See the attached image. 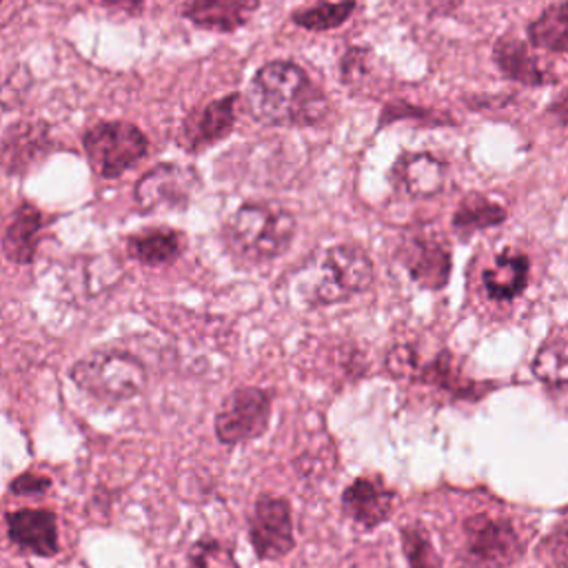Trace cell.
<instances>
[{
  "label": "cell",
  "instance_id": "6da1fadb",
  "mask_svg": "<svg viewBox=\"0 0 568 568\" xmlns=\"http://www.w3.org/2000/svg\"><path fill=\"white\" fill-rule=\"evenodd\" d=\"M244 104L266 126H313L328 113L326 93L288 60L262 64L248 82Z\"/></svg>",
  "mask_w": 568,
  "mask_h": 568
},
{
  "label": "cell",
  "instance_id": "7a4b0ae2",
  "mask_svg": "<svg viewBox=\"0 0 568 568\" xmlns=\"http://www.w3.org/2000/svg\"><path fill=\"white\" fill-rule=\"evenodd\" d=\"M295 215L277 202H244L222 224L226 251L248 264L280 257L295 237Z\"/></svg>",
  "mask_w": 568,
  "mask_h": 568
},
{
  "label": "cell",
  "instance_id": "3957f363",
  "mask_svg": "<svg viewBox=\"0 0 568 568\" xmlns=\"http://www.w3.org/2000/svg\"><path fill=\"white\" fill-rule=\"evenodd\" d=\"M71 382L100 402H126L146 388L144 364L115 348H95L71 364Z\"/></svg>",
  "mask_w": 568,
  "mask_h": 568
},
{
  "label": "cell",
  "instance_id": "277c9868",
  "mask_svg": "<svg viewBox=\"0 0 568 568\" xmlns=\"http://www.w3.org/2000/svg\"><path fill=\"white\" fill-rule=\"evenodd\" d=\"M375 280V266L368 253L353 244L331 246L317 268V277L304 288L311 306H328L366 291Z\"/></svg>",
  "mask_w": 568,
  "mask_h": 568
},
{
  "label": "cell",
  "instance_id": "5b68a950",
  "mask_svg": "<svg viewBox=\"0 0 568 568\" xmlns=\"http://www.w3.org/2000/svg\"><path fill=\"white\" fill-rule=\"evenodd\" d=\"M82 149L95 175L115 180L149 153V138L126 120H102L82 133Z\"/></svg>",
  "mask_w": 568,
  "mask_h": 568
},
{
  "label": "cell",
  "instance_id": "8992f818",
  "mask_svg": "<svg viewBox=\"0 0 568 568\" xmlns=\"http://www.w3.org/2000/svg\"><path fill=\"white\" fill-rule=\"evenodd\" d=\"M521 555V541L510 521L486 513L464 521V561L470 568H508Z\"/></svg>",
  "mask_w": 568,
  "mask_h": 568
},
{
  "label": "cell",
  "instance_id": "52a82bcc",
  "mask_svg": "<svg viewBox=\"0 0 568 568\" xmlns=\"http://www.w3.org/2000/svg\"><path fill=\"white\" fill-rule=\"evenodd\" d=\"M268 419L271 393L260 386H240L220 404L215 435L226 446L251 442L268 428Z\"/></svg>",
  "mask_w": 568,
  "mask_h": 568
},
{
  "label": "cell",
  "instance_id": "ba28073f",
  "mask_svg": "<svg viewBox=\"0 0 568 568\" xmlns=\"http://www.w3.org/2000/svg\"><path fill=\"white\" fill-rule=\"evenodd\" d=\"M197 173L191 166H182L175 162H162L149 169L133 186V200L140 211L158 213V211H175L186 209L195 189Z\"/></svg>",
  "mask_w": 568,
  "mask_h": 568
},
{
  "label": "cell",
  "instance_id": "9c48e42d",
  "mask_svg": "<svg viewBox=\"0 0 568 568\" xmlns=\"http://www.w3.org/2000/svg\"><path fill=\"white\" fill-rule=\"evenodd\" d=\"M393 253L417 286L426 291H442L448 284L453 260L444 240L430 233L408 231L397 240Z\"/></svg>",
  "mask_w": 568,
  "mask_h": 568
},
{
  "label": "cell",
  "instance_id": "30bf717a",
  "mask_svg": "<svg viewBox=\"0 0 568 568\" xmlns=\"http://www.w3.org/2000/svg\"><path fill=\"white\" fill-rule=\"evenodd\" d=\"M248 539L260 559H280L295 546L291 504L277 495H260L248 517Z\"/></svg>",
  "mask_w": 568,
  "mask_h": 568
},
{
  "label": "cell",
  "instance_id": "8fae6325",
  "mask_svg": "<svg viewBox=\"0 0 568 568\" xmlns=\"http://www.w3.org/2000/svg\"><path fill=\"white\" fill-rule=\"evenodd\" d=\"M237 104L240 93H229L189 111L178 129L175 142L186 153H202L209 146L222 142L229 138L237 122Z\"/></svg>",
  "mask_w": 568,
  "mask_h": 568
},
{
  "label": "cell",
  "instance_id": "7c38bea8",
  "mask_svg": "<svg viewBox=\"0 0 568 568\" xmlns=\"http://www.w3.org/2000/svg\"><path fill=\"white\" fill-rule=\"evenodd\" d=\"M7 537L24 552L51 557L60 550L58 517L47 508H18L4 515Z\"/></svg>",
  "mask_w": 568,
  "mask_h": 568
},
{
  "label": "cell",
  "instance_id": "4fadbf2b",
  "mask_svg": "<svg viewBox=\"0 0 568 568\" xmlns=\"http://www.w3.org/2000/svg\"><path fill=\"white\" fill-rule=\"evenodd\" d=\"M393 490L379 477H357L342 493V510L359 526L375 528L390 517Z\"/></svg>",
  "mask_w": 568,
  "mask_h": 568
},
{
  "label": "cell",
  "instance_id": "5bb4252c",
  "mask_svg": "<svg viewBox=\"0 0 568 568\" xmlns=\"http://www.w3.org/2000/svg\"><path fill=\"white\" fill-rule=\"evenodd\" d=\"M49 217L31 202L22 200L13 206L2 233V253L13 264H31L40 246V233Z\"/></svg>",
  "mask_w": 568,
  "mask_h": 568
},
{
  "label": "cell",
  "instance_id": "9a60e30c",
  "mask_svg": "<svg viewBox=\"0 0 568 568\" xmlns=\"http://www.w3.org/2000/svg\"><path fill=\"white\" fill-rule=\"evenodd\" d=\"M393 182L408 197L426 200L444 191L446 164L433 153H402L393 166Z\"/></svg>",
  "mask_w": 568,
  "mask_h": 568
},
{
  "label": "cell",
  "instance_id": "2e32d148",
  "mask_svg": "<svg viewBox=\"0 0 568 568\" xmlns=\"http://www.w3.org/2000/svg\"><path fill=\"white\" fill-rule=\"evenodd\" d=\"M51 149L49 135L42 124L33 122H13L4 129L2 135V166L7 175L24 173L44 158Z\"/></svg>",
  "mask_w": 568,
  "mask_h": 568
},
{
  "label": "cell",
  "instance_id": "e0dca14e",
  "mask_svg": "<svg viewBox=\"0 0 568 568\" xmlns=\"http://www.w3.org/2000/svg\"><path fill=\"white\" fill-rule=\"evenodd\" d=\"M189 240L186 233L171 226H149L126 237V253L144 266H164L182 257Z\"/></svg>",
  "mask_w": 568,
  "mask_h": 568
},
{
  "label": "cell",
  "instance_id": "ac0fdd59",
  "mask_svg": "<svg viewBox=\"0 0 568 568\" xmlns=\"http://www.w3.org/2000/svg\"><path fill=\"white\" fill-rule=\"evenodd\" d=\"M262 0H189L182 16L200 29L231 33L244 27Z\"/></svg>",
  "mask_w": 568,
  "mask_h": 568
},
{
  "label": "cell",
  "instance_id": "d6986e66",
  "mask_svg": "<svg viewBox=\"0 0 568 568\" xmlns=\"http://www.w3.org/2000/svg\"><path fill=\"white\" fill-rule=\"evenodd\" d=\"M528 268L530 264L524 253L513 248L497 253L493 264L481 275L488 297L504 302L521 295L528 284Z\"/></svg>",
  "mask_w": 568,
  "mask_h": 568
},
{
  "label": "cell",
  "instance_id": "ffe728a7",
  "mask_svg": "<svg viewBox=\"0 0 568 568\" xmlns=\"http://www.w3.org/2000/svg\"><path fill=\"white\" fill-rule=\"evenodd\" d=\"M493 60H495L497 69L515 82L530 84V87L550 82V75L537 64V60L528 51V47L513 36H501L495 40Z\"/></svg>",
  "mask_w": 568,
  "mask_h": 568
},
{
  "label": "cell",
  "instance_id": "44dd1931",
  "mask_svg": "<svg viewBox=\"0 0 568 568\" xmlns=\"http://www.w3.org/2000/svg\"><path fill=\"white\" fill-rule=\"evenodd\" d=\"M506 220V209L481 193H468L459 200L453 213V231L466 240L477 231L499 226Z\"/></svg>",
  "mask_w": 568,
  "mask_h": 568
},
{
  "label": "cell",
  "instance_id": "7402d4cb",
  "mask_svg": "<svg viewBox=\"0 0 568 568\" xmlns=\"http://www.w3.org/2000/svg\"><path fill=\"white\" fill-rule=\"evenodd\" d=\"M415 379H419L422 384H428V386H437V388H442L455 397H464V399H473L484 393L479 384H475L473 379H466L462 375L453 353H448V351L437 353V357L433 362L422 366Z\"/></svg>",
  "mask_w": 568,
  "mask_h": 568
},
{
  "label": "cell",
  "instance_id": "603a6c76",
  "mask_svg": "<svg viewBox=\"0 0 568 568\" xmlns=\"http://www.w3.org/2000/svg\"><path fill=\"white\" fill-rule=\"evenodd\" d=\"M528 38L537 47L568 53V0L544 9L528 24Z\"/></svg>",
  "mask_w": 568,
  "mask_h": 568
},
{
  "label": "cell",
  "instance_id": "cb8c5ba5",
  "mask_svg": "<svg viewBox=\"0 0 568 568\" xmlns=\"http://www.w3.org/2000/svg\"><path fill=\"white\" fill-rule=\"evenodd\" d=\"M535 377L559 397L568 390V339H552L544 344L532 359Z\"/></svg>",
  "mask_w": 568,
  "mask_h": 568
},
{
  "label": "cell",
  "instance_id": "d4e9b609",
  "mask_svg": "<svg viewBox=\"0 0 568 568\" xmlns=\"http://www.w3.org/2000/svg\"><path fill=\"white\" fill-rule=\"evenodd\" d=\"M357 9V0H320L311 7H300L291 13V20L306 31H333L342 27Z\"/></svg>",
  "mask_w": 568,
  "mask_h": 568
},
{
  "label": "cell",
  "instance_id": "484cf974",
  "mask_svg": "<svg viewBox=\"0 0 568 568\" xmlns=\"http://www.w3.org/2000/svg\"><path fill=\"white\" fill-rule=\"evenodd\" d=\"M399 537H402V550L408 559V568H439V557L424 528L404 526L399 530Z\"/></svg>",
  "mask_w": 568,
  "mask_h": 568
},
{
  "label": "cell",
  "instance_id": "4316f807",
  "mask_svg": "<svg viewBox=\"0 0 568 568\" xmlns=\"http://www.w3.org/2000/svg\"><path fill=\"white\" fill-rule=\"evenodd\" d=\"M186 566L189 568H240L233 550L211 537H204L191 546L186 555Z\"/></svg>",
  "mask_w": 568,
  "mask_h": 568
},
{
  "label": "cell",
  "instance_id": "83f0119b",
  "mask_svg": "<svg viewBox=\"0 0 568 568\" xmlns=\"http://www.w3.org/2000/svg\"><path fill=\"white\" fill-rule=\"evenodd\" d=\"M384 366L397 379H415L422 368L417 362V353L410 344L393 346L384 357Z\"/></svg>",
  "mask_w": 568,
  "mask_h": 568
},
{
  "label": "cell",
  "instance_id": "f1b7e54d",
  "mask_svg": "<svg viewBox=\"0 0 568 568\" xmlns=\"http://www.w3.org/2000/svg\"><path fill=\"white\" fill-rule=\"evenodd\" d=\"M541 555L555 568H568V521L552 528V532L539 546Z\"/></svg>",
  "mask_w": 568,
  "mask_h": 568
},
{
  "label": "cell",
  "instance_id": "f546056e",
  "mask_svg": "<svg viewBox=\"0 0 568 568\" xmlns=\"http://www.w3.org/2000/svg\"><path fill=\"white\" fill-rule=\"evenodd\" d=\"M49 488H51V479L44 475H36V473H22L16 479H11V484H9V493L18 495V497L44 495Z\"/></svg>",
  "mask_w": 568,
  "mask_h": 568
},
{
  "label": "cell",
  "instance_id": "4dcf8cb0",
  "mask_svg": "<svg viewBox=\"0 0 568 568\" xmlns=\"http://www.w3.org/2000/svg\"><path fill=\"white\" fill-rule=\"evenodd\" d=\"M548 113L564 126H568V87L550 102Z\"/></svg>",
  "mask_w": 568,
  "mask_h": 568
},
{
  "label": "cell",
  "instance_id": "1f68e13d",
  "mask_svg": "<svg viewBox=\"0 0 568 568\" xmlns=\"http://www.w3.org/2000/svg\"><path fill=\"white\" fill-rule=\"evenodd\" d=\"M100 4L109 7V9H118V11H126V13H138L144 9L146 0H98Z\"/></svg>",
  "mask_w": 568,
  "mask_h": 568
},
{
  "label": "cell",
  "instance_id": "d6a6232c",
  "mask_svg": "<svg viewBox=\"0 0 568 568\" xmlns=\"http://www.w3.org/2000/svg\"><path fill=\"white\" fill-rule=\"evenodd\" d=\"M557 402H559L561 406H566V408H568V390H566L564 395H559V397H557Z\"/></svg>",
  "mask_w": 568,
  "mask_h": 568
}]
</instances>
